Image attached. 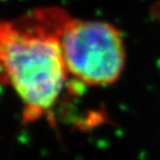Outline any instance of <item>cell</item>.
Instances as JSON below:
<instances>
[{"label": "cell", "instance_id": "1", "mask_svg": "<svg viewBox=\"0 0 160 160\" xmlns=\"http://www.w3.org/2000/svg\"><path fill=\"white\" fill-rule=\"evenodd\" d=\"M70 17L51 6L0 21V85L16 92L26 121L49 115L68 83L60 35Z\"/></svg>", "mask_w": 160, "mask_h": 160}, {"label": "cell", "instance_id": "2", "mask_svg": "<svg viewBox=\"0 0 160 160\" xmlns=\"http://www.w3.org/2000/svg\"><path fill=\"white\" fill-rule=\"evenodd\" d=\"M60 46L69 77L81 85L109 86L125 69L123 37L106 21L71 16L60 35Z\"/></svg>", "mask_w": 160, "mask_h": 160}]
</instances>
